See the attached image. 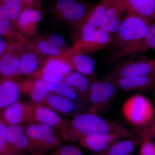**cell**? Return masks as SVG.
<instances>
[{"label":"cell","instance_id":"52a82bcc","mask_svg":"<svg viewBox=\"0 0 155 155\" xmlns=\"http://www.w3.org/2000/svg\"><path fill=\"white\" fill-rule=\"evenodd\" d=\"M115 0H102L94 6L85 18L80 23L72 27L74 40L83 34L99 28L107 10Z\"/></svg>","mask_w":155,"mask_h":155},{"label":"cell","instance_id":"f35d334b","mask_svg":"<svg viewBox=\"0 0 155 155\" xmlns=\"http://www.w3.org/2000/svg\"><path fill=\"white\" fill-rule=\"evenodd\" d=\"M139 155H155V144L151 140H142Z\"/></svg>","mask_w":155,"mask_h":155},{"label":"cell","instance_id":"2e32d148","mask_svg":"<svg viewBox=\"0 0 155 155\" xmlns=\"http://www.w3.org/2000/svg\"><path fill=\"white\" fill-rule=\"evenodd\" d=\"M34 49L46 60L51 58H61L69 61L73 53L76 52L73 48L61 49L56 47L44 37H36L26 40Z\"/></svg>","mask_w":155,"mask_h":155},{"label":"cell","instance_id":"4dcf8cb0","mask_svg":"<svg viewBox=\"0 0 155 155\" xmlns=\"http://www.w3.org/2000/svg\"><path fill=\"white\" fill-rule=\"evenodd\" d=\"M61 139L56 133L51 134L43 137L34 143L38 155H41L61 144Z\"/></svg>","mask_w":155,"mask_h":155},{"label":"cell","instance_id":"836d02e7","mask_svg":"<svg viewBox=\"0 0 155 155\" xmlns=\"http://www.w3.org/2000/svg\"><path fill=\"white\" fill-rule=\"evenodd\" d=\"M133 131L135 136H138L142 140H152L155 138V115L147 125L137 127Z\"/></svg>","mask_w":155,"mask_h":155},{"label":"cell","instance_id":"3957f363","mask_svg":"<svg viewBox=\"0 0 155 155\" xmlns=\"http://www.w3.org/2000/svg\"><path fill=\"white\" fill-rule=\"evenodd\" d=\"M121 112L125 119L137 127L147 125L155 115L152 104L146 97L140 94L134 95L126 100Z\"/></svg>","mask_w":155,"mask_h":155},{"label":"cell","instance_id":"83f0119b","mask_svg":"<svg viewBox=\"0 0 155 155\" xmlns=\"http://www.w3.org/2000/svg\"><path fill=\"white\" fill-rule=\"evenodd\" d=\"M64 76L55 67L47 64L45 61L38 71L31 77L50 84L63 81Z\"/></svg>","mask_w":155,"mask_h":155},{"label":"cell","instance_id":"f1b7e54d","mask_svg":"<svg viewBox=\"0 0 155 155\" xmlns=\"http://www.w3.org/2000/svg\"><path fill=\"white\" fill-rule=\"evenodd\" d=\"M48 87L51 93L58 95L85 106L77 93L69 84L64 81L48 84Z\"/></svg>","mask_w":155,"mask_h":155},{"label":"cell","instance_id":"ab89813d","mask_svg":"<svg viewBox=\"0 0 155 155\" xmlns=\"http://www.w3.org/2000/svg\"><path fill=\"white\" fill-rule=\"evenodd\" d=\"M8 41L0 36V58L3 55L8 48Z\"/></svg>","mask_w":155,"mask_h":155},{"label":"cell","instance_id":"8992f818","mask_svg":"<svg viewBox=\"0 0 155 155\" xmlns=\"http://www.w3.org/2000/svg\"><path fill=\"white\" fill-rule=\"evenodd\" d=\"M154 73L155 59L144 58L120 62L104 77L137 76Z\"/></svg>","mask_w":155,"mask_h":155},{"label":"cell","instance_id":"d6a6232c","mask_svg":"<svg viewBox=\"0 0 155 155\" xmlns=\"http://www.w3.org/2000/svg\"><path fill=\"white\" fill-rule=\"evenodd\" d=\"M7 126L0 119V155H17L9 144L7 137Z\"/></svg>","mask_w":155,"mask_h":155},{"label":"cell","instance_id":"603a6c76","mask_svg":"<svg viewBox=\"0 0 155 155\" xmlns=\"http://www.w3.org/2000/svg\"><path fill=\"white\" fill-rule=\"evenodd\" d=\"M127 11L155 22V0H125Z\"/></svg>","mask_w":155,"mask_h":155},{"label":"cell","instance_id":"4fadbf2b","mask_svg":"<svg viewBox=\"0 0 155 155\" xmlns=\"http://www.w3.org/2000/svg\"><path fill=\"white\" fill-rule=\"evenodd\" d=\"M112 82L118 90L125 91H143L152 88L155 73L149 75L117 77H104Z\"/></svg>","mask_w":155,"mask_h":155},{"label":"cell","instance_id":"f546056e","mask_svg":"<svg viewBox=\"0 0 155 155\" xmlns=\"http://www.w3.org/2000/svg\"><path fill=\"white\" fill-rule=\"evenodd\" d=\"M25 128L26 134L33 144L46 136L55 132L51 126L38 122H31Z\"/></svg>","mask_w":155,"mask_h":155},{"label":"cell","instance_id":"e0dca14e","mask_svg":"<svg viewBox=\"0 0 155 155\" xmlns=\"http://www.w3.org/2000/svg\"><path fill=\"white\" fill-rule=\"evenodd\" d=\"M0 119L7 125L30 122V103L18 101L0 112Z\"/></svg>","mask_w":155,"mask_h":155},{"label":"cell","instance_id":"e575fe53","mask_svg":"<svg viewBox=\"0 0 155 155\" xmlns=\"http://www.w3.org/2000/svg\"><path fill=\"white\" fill-rule=\"evenodd\" d=\"M47 64L55 67L64 76L73 71V69L69 61L61 58H51L45 61Z\"/></svg>","mask_w":155,"mask_h":155},{"label":"cell","instance_id":"4316f807","mask_svg":"<svg viewBox=\"0 0 155 155\" xmlns=\"http://www.w3.org/2000/svg\"><path fill=\"white\" fill-rule=\"evenodd\" d=\"M138 143V139L135 136L123 139L96 155H131Z\"/></svg>","mask_w":155,"mask_h":155},{"label":"cell","instance_id":"5b68a950","mask_svg":"<svg viewBox=\"0 0 155 155\" xmlns=\"http://www.w3.org/2000/svg\"><path fill=\"white\" fill-rule=\"evenodd\" d=\"M112 38V35L99 28L74 40L72 47L76 53H94L108 47Z\"/></svg>","mask_w":155,"mask_h":155},{"label":"cell","instance_id":"74e56055","mask_svg":"<svg viewBox=\"0 0 155 155\" xmlns=\"http://www.w3.org/2000/svg\"><path fill=\"white\" fill-rule=\"evenodd\" d=\"M44 38L51 44L59 48L67 49L70 48L67 46V41L64 37L58 34H52L44 37Z\"/></svg>","mask_w":155,"mask_h":155},{"label":"cell","instance_id":"9a60e30c","mask_svg":"<svg viewBox=\"0 0 155 155\" xmlns=\"http://www.w3.org/2000/svg\"><path fill=\"white\" fill-rule=\"evenodd\" d=\"M41 13L38 9L28 7L23 9L17 22V31L25 40L33 37L38 31Z\"/></svg>","mask_w":155,"mask_h":155},{"label":"cell","instance_id":"cb8c5ba5","mask_svg":"<svg viewBox=\"0 0 155 155\" xmlns=\"http://www.w3.org/2000/svg\"><path fill=\"white\" fill-rule=\"evenodd\" d=\"M93 6L90 3L79 2L72 9L58 17L62 22L73 27L85 18Z\"/></svg>","mask_w":155,"mask_h":155},{"label":"cell","instance_id":"7c38bea8","mask_svg":"<svg viewBox=\"0 0 155 155\" xmlns=\"http://www.w3.org/2000/svg\"><path fill=\"white\" fill-rule=\"evenodd\" d=\"M41 104L61 116L72 118L78 114L89 112L85 106L51 93Z\"/></svg>","mask_w":155,"mask_h":155},{"label":"cell","instance_id":"7402d4cb","mask_svg":"<svg viewBox=\"0 0 155 155\" xmlns=\"http://www.w3.org/2000/svg\"><path fill=\"white\" fill-rule=\"evenodd\" d=\"M0 36L9 41L25 40L13 27L8 8L2 0H0Z\"/></svg>","mask_w":155,"mask_h":155},{"label":"cell","instance_id":"1f68e13d","mask_svg":"<svg viewBox=\"0 0 155 155\" xmlns=\"http://www.w3.org/2000/svg\"><path fill=\"white\" fill-rule=\"evenodd\" d=\"M2 1H3L8 7L12 25L14 28L17 31V20L22 10L25 8L22 1L21 0H2Z\"/></svg>","mask_w":155,"mask_h":155},{"label":"cell","instance_id":"ffe728a7","mask_svg":"<svg viewBox=\"0 0 155 155\" xmlns=\"http://www.w3.org/2000/svg\"><path fill=\"white\" fill-rule=\"evenodd\" d=\"M92 77H87L80 72L73 70L64 76L63 80L69 84L77 93L87 109L88 106L89 92Z\"/></svg>","mask_w":155,"mask_h":155},{"label":"cell","instance_id":"60d3db41","mask_svg":"<svg viewBox=\"0 0 155 155\" xmlns=\"http://www.w3.org/2000/svg\"><path fill=\"white\" fill-rule=\"evenodd\" d=\"M152 88L153 89V101L154 107L155 109V80L153 85Z\"/></svg>","mask_w":155,"mask_h":155},{"label":"cell","instance_id":"5bb4252c","mask_svg":"<svg viewBox=\"0 0 155 155\" xmlns=\"http://www.w3.org/2000/svg\"><path fill=\"white\" fill-rule=\"evenodd\" d=\"M46 61L37 52L26 40L21 42V61L17 76H32Z\"/></svg>","mask_w":155,"mask_h":155},{"label":"cell","instance_id":"484cf974","mask_svg":"<svg viewBox=\"0 0 155 155\" xmlns=\"http://www.w3.org/2000/svg\"><path fill=\"white\" fill-rule=\"evenodd\" d=\"M151 49L155 50V22L150 25L147 33L144 38L132 46L121 50L119 55L124 58L134 53L146 51Z\"/></svg>","mask_w":155,"mask_h":155},{"label":"cell","instance_id":"7a4b0ae2","mask_svg":"<svg viewBox=\"0 0 155 155\" xmlns=\"http://www.w3.org/2000/svg\"><path fill=\"white\" fill-rule=\"evenodd\" d=\"M151 23L146 19L127 11L120 27L113 35L108 47L113 51L130 47L142 40Z\"/></svg>","mask_w":155,"mask_h":155},{"label":"cell","instance_id":"8d00e7d4","mask_svg":"<svg viewBox=\"0 0 155 155\" xmlns=\"http://www.w3.org/2000/svg\"><path fill=\"white\" fill-rule=\"evenodd\" d=\"M53 155H83L79 147L71 144L59 146Z\"/></svg>","mask_w":155,"mask_h":155},{"label":"cell","instance_id":"ba28073f","mask_svg":"<svg viewBox=\"0 0 155 155\" xmlns=\"http://www.w3.org/2000/svg\"><path fill=\"white\" fill-rule=\"evenodd\" d=\"M30 122L43 123L61 133L69 119L61 117L55 111L40 103H30Z\"/></svg>","mask_w":155,"mask_h":155},{"label":"cell","instance_id":"9c48e42d","mask_svg":"<svg viewBox=\"0 0 155 155\" xmlns=\"http://www.w3.org/2000/svg\"><path fill=\"white\" fill-rule=\"evenodd\" d=\"M8 140L12 149L17 155H38L36 148L21 125H8Z\"/></svg>","mask_w":155,"mask_h":155},{"label":"cell","instance_id":"277c9868","mask_svg":"<svg viewBox=\"0 0 155 155\" xmlns=\"http://www.w3.org/2000/svg\"><path fill=\"white\" fill-rule=\"evenodd\" d=\"M117 91L110 81L105 78L100 80L96 75L92 76L89 92L88 112L98 115L105 110L116 97Z\"/></svg>","mask_w":155,"mask_h":155},{"label":"cell","instance_id":"b9f144b4","mask_svg":"<svg viewBox=\"0 0 155 155\" xmlns=\"http://www.w3.org/2000/svg\"><path fill=\"white\" fill-rule=\"evenodd\" d=\"M51 155H52V154H51Z\"/></svg>","mask_w":155,"mask_h":155},{"label":"cell","instance_id":"6da1fadb","mask_svg":"<svg viewBox=\"0 0 155 155\" xmlns=\"http://www.w3.org/2000/svg\"><path fill=\"white\" fill-rule=\"evenodd\" d=\"M130 130L116 121L104 119L97 114L86 112L78 114L69 119L60 134L61 138L64 140L79 142L89 136Z\"/></svg>","mask_w":155,"mask_h":155},{"label":"cell","instance_id":"8fae6325","mask_svg":"<svg viewBox=\"0 0 155 155\" xmlns=\"http://www.w3.org/2000/svg\"><path fill=\"white\" fill-rule=\"evenodd\" d=\"M21 42L8 41L6 51L0 58L1 77L14 78L17 76L21 61Z\"/></svg>","mask_w":155,"mask_h":155},{"label":"cell","instance_id":"44dd1931","mask_svg":"<svg viewBox=\"0 0 155 155\" xmlns=\"http://www.w3.org/2000/svg\"><path fill=\"white\" fill-rule=\"evenodd\" d=\"M20 93L17 81L0 76V112L19 101Z\"/></svg>","mask_w":155,"mask_h":155},{"label":"cell","instance_id":"d590c367","mask_svg":"<svg viewBox=\"0 0 155 155\" xmlns=\"http://www.w3.org/2000/svg\"><path fill=\"white\" fill-rule=\"evenodd\" d=\"M78 2V0H57L53 7V11L58 17L72 9Z\"/></svg>","mask_w":155,"mask_h":155},{"label":"cell","instance_id":"ac0fdd59","mask_svg":"<svg viewBox=\"0 0 155 155\" xmlns=\"http://www.w3.org/2000/svg\"><path fill=\"white\" fill-rule=\"evenodd\" d=\"M127 11L125 0H115L107 10L99 28L113 35L119 29L123 14Z\"/></svg>","mask_w":155,"mask_h":155},{"label":"cell","instance_id":"30bf717a","mask_svg":"<svg viewBox=\"0 0 155 155\" xmlns=\"http://www.w3.org/2000/svg\"><path fill=\"white\" fill-rule=\"evenodd\" d=\"M135 136L133 131L117 132L89 136L79 141L81 146L97 153L101 152L114 143L128 137Z\"/></svg>","mask_w":155,"mask_h":155},{"label":"cell","instance_id":"d4e9b609","mask_svg":"<svg viewBox=\"0 0 155 155\" xmlns=\"http://www.w3.org/2000/svg\"><path fill=\"white\" fill-rule=\"evenodd\" d=\"M69 62L73 70L88 77L95 75V62L85 54L74 53L69 58Z\"/></svg>","mask_w":155,"mask_h":155},{"label":"cell","instance_id":"d6986e66","mask_svg":"<svg viewBox=\"0 0 155 155\" xmlns=\"http://www.w3.org/2000/svg\"><path fill=\"white\" fill-rule=\"evenodd\" d=\"M17 82L21 92L27 95L33 103L41 104L51 93L48 84L40 79H23Z\"/></svg>","mask_w":155,"mask_h":155}]
</instances>
